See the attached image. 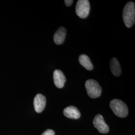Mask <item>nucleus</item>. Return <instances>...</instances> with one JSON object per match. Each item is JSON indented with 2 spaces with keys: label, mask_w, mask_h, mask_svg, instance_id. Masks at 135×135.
<instances>
[{
  "label": "nucleus",
  "mask_w": 135,
  "mask_h": 135,
  "mask_svg": "<svg viewBox=\"0 0 135 135\" xmlns=\"http://www.w3.org/2000/svg\"><path fill=\"white\" fill-rule=\"evenodd\" d=\"M46 105V98L41 94H37L34 100V106L36 112L40 113L43 111Z\"/></svg>",
  "instance_id": "423d86ee"
},
{
  "label": "nucleus",
  "mask_w": 135,
  "mask_h": 135,
  "mask_svg": "<svg viewBox=\"0 0 135 135\" xmlns=\"http://www.w3.org/2000/svg\"><path fill=\"white\" fill-rule=\"evenodd\" d=\"M64 114L66 117L73 119H78L81 117L79 110L76 107L72 106L66 108L64 110Z\"/></svg>",
  "instance_id": "6e6552de"
},
{
  "label": "nucleus",
  "mask_w": 135,
  "mask_h": 135,
  "mask_svg": "<svg viewBox=\"0 0 135 135\" xmlns=\"http://www.w3.org/2000/svg\"><path fill=\"white\" fill-rule=\"evenodd\" d=\"M110 68L112 74L116 77L120 76L121 74V66L118 60L115 58H112L110 62Z\"/></svg>",
  "instance_id": "9d476101"
},
{
  "label": "nucleus",
  "mask_w": 135,
  "mask_h": 135,
  "mask_svg": "<svg viewBox=\"0 0 135 135\" xmlns=\"http://www.w3.org/2000/svg\"><path fill=\"white\" fill-rule=\"evenodd\" d=\"M90 5L88 0H79L76 7V13L82 19L86 18L90 13Z\"/></svg>",
  "instance_id": "20e7f679"
},
{
  "label": "nucleus",
  "mask_w": 135,
  "mask_h": 135,
  "mask_svg": "<svg viewBox=\"0 0 135 135\" xmlns=\"http://www.w3.org/2000/svg\"><path fill=\"white\" fill-rule=\"evenodd\" d=\"M54 82L55 86L58 88H62L64 86L66 79L63 73L60 70H56L53 73Z\"/></svg>",
  "instance_id": "0eeeda50"
},
{
  "label": "nucleus",
  "mask_w": 135,
  "mask_h": 135,
  "mask_svg": "<svg viewBox=\"0 0 135 135\" xmlns=\"http://www.w3.org/2000/svg\"><path fill=\"white\" fill-rule=\"evenodd\" d=\"M94 127L98 131L102 134H106L109 131V127L104 119L103 117L100 114L97 115L93 120Z\"/></svg>",
  "instance_id": "39448f33"
},
{
  "label": "nucleus",
  "mask_w": 135,
  "mask_h": 135,
  "mask_svg": "<svg viewBox=\"0 0 135 135\" xmlns=\"http://www.w3.org/2000/svg\"><path fill=\"white\" fill-rule=\"evenodd\" d=\"M110 106L114 113L119 117L125 118L128 114V109L126 104L120 100H112Z\"/></svg>",
  "instance_id": "f03ea898"
},
{
  "label": "nucleus",
  "mask_w": 135,
  "mask_h": 135,
  "mask_svg": "<svg viewBox=\"0 0 135 135\" xmlns=\"http://www.w3.org/2000/svg\"><path fill=\"white\" fill-rule=\"evenodd\" d=\"M55 132L52 130L49 129L45 131L42 135H55Z\"/></svg>",
  "instance_id": "f8f14e48"
},
{
  "label": "nucleus",
  "mask_w": 135,
  "mask_h": 135,
  "mask_svg": "<svg viewBox=\"0 0 135 135\" xmlns=\"http://www.w3.org/2000/svg\"><path fill=\"white\" fill-rule=\"evenodd\" d=\"M66 36V30L63 27L59 28L54 36V40L56 44L59 45L64 42Z\"/></svg>",
  "instance_id": "1a4fd4ad"
},
{
  "label": "nucleus",
  "mask_w": 135,
  "mask_h": 135,
  "mask_svg": "<svg viewBox=\"0 0 135 135\" xmlns=\"http://www.w3.org/2000/svg\"><path fill=\"white\" fill-rule=\"evenodd\" d=\"M79 62L80 64L83 66L87 70H92L93 69V65L89 57L84 54H83L80 56L79 58Z\"/></svg>",
  "instance_id": "9b49d317"
},
{
  "label": "nucleus",
  "mask_w": 135,
  "mask_h": 135,
  "mask_svg": "<svg viewBox=\"0 0 135 135\" xmlns=\"http://www.w3.org/2000/svg\"><path fill=\"white\" fill-rule=\"evenodd\" d=\"M73 1H72V0H65V3L68 7H69V6H71L73 4Z\"/></svg>",
  "instance_id": "ddd939ff"
},
{
  "label": "nucleus",
  "mask_w": 135,
  "mask_h": 135,
  "mask_svg": "<svg viewBox=\"0 0 135 135\" xmlns=\"http://www.w3.org/2000/svg\"><path fill=\"white\" fill-rule=\"evenodd\" d=\"M123 18L124 24L127 28L132 27L135 24V4L132 2L127 3L123 12Z\"/></svg>",
  "instance_id": "f257e3e1"
},
{
  "label": "nucleus",
  "mask_w": 135,
  "mask_h": 135,
  "mask_svg": "<svg viewBox=\"0 0 135 135\" xmlns=\"http://www.w3.org/2000/svg\"><path fill=\"white\" fill-rule=\"evenodd\" d=\"M88 96L91 98H97L101 95L102 88L99 84L94 80H88L85 83Z\"/></svg>",
  "instance_id": "7ed1b4c3"
}]
</instances>
